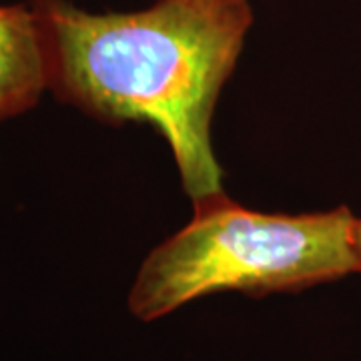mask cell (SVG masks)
<instances>
[{
  "instance_id": "1",
  "label": "cell",
  "mask_w": 361,
  "mask_h": 361,
  "mask_svg": "<svg viewBox=\"0 0 361 361\" xmlns=\"http://www.w3.org/2000/svg\"><path fill=\"white\" fill-rule=\"evenodd\" d=\"M47 89L111 125L149 123L165 137L191 201L223 193L211 123L253 25L249 0H155L92 14L71 0H30Z\"/></svg>"
},
{
  "instance_id": "4",
  "label": "cell",
  "mask_w": 361,
  "mask_h": 361,
  "mask_svg": "<svg viewBox=\"0 0 361 361\" xmlns=\"http://www.w3.org/2000/svg\"><path fill=\"white\" fill-rule=\"evenodd\" d=\"M357 255H360V273H361V219L357 223Z\"/></svg>"
},
{
  "instance_id": "3",
  "label": "cell",
  "mask_w": 361,
  "mask_h": 361,
  "mask_svg": "<svg viewBox=\"0 0 361 361\" xmlns=\"http://www.w3.org/2000/svg\"><path fill=\"white\" fill-rule=\"evenodd\" d=\"M47 90V63L30 4L0 6V121L30 111Z\"/></svg>"
},
{
  "instance_id": "2",
  "label": "cell",
  "mask_w": 361,
  "mask_h": 361,
  "mask_svg": "<svg viewBox=\"0 0 361 361\" xmlns=\"http://www.w3.org/2000/svg\"><path fill=\"white\" fill-rule=\"evenodd\" d=\"M193 207V219L142 261L129 291L133 317L149 323L215 293H297L360 273V219L348 207L271 215L225 193Z\"/></svg>"
}]
</instances>
